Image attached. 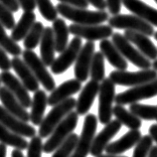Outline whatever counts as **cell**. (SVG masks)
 <instances>
[{
	"label": "cell",
	"mask_w": 157,
	"mask_h": 157,
	"mask_svg": "<svg viewBox=\"0 0 157 157\" xmlns=\"http://www.w3.org/2000/svg\"><path fill=\"white\" fill-rule=\"evenodd\" d=\"M0 84H1V80H0Z\"/></svg>",
	"instance_id": "obj_54"
},
{
	"label": "cell",
	"mask_w": 157,
	"mask_h": 157,
	"mask_svg": "<svg viewBox=\"0 0 157 157\" xmlns=\"http://www.w3.org/2000/svg\"><path fill=\"white\" fill-rule=\"evenodd\" d=\"M142 137L141 132L139 130H130L117 141L109 143L105 149L106 154L119 155L126 152L132 147H134Z\"/></svg>",
	"instance_id": "obj_23"
},
{
	"label": "cell",
	"mask_w": 157,
	"mask_h": 157,
	"mask_svg": "<svg viewBox=\"0 0 157 157\" xmlns=\"http://www.w3.org/2000/svg\"><path fill=\"white\" fill-rule=\"evenodd\" d=\"M30 139L31 140L28 142L27 147V157H41L42 146H44L41 140L42 138L35 135Z\"/></svg>",
	"instance_id": "obj_39"
},
{
	"label": "cell",
	"mask_w": 157,
	"mask_h": 157,
	"mask_svg": "<svg viewBox=\"0 0 157 157\" xmlns=\"http://www.w3.org/2000/svg\"><path fill=\"white\" fill-rule=\"evenodd\" d=\"M122 4L134 15L140 17L152 26L157 27V9L141 0H122Z\"/></svg>",
	"instance_id": "obj_21"
},
{
	"label": "cell",
	"mask_w": 157,
	"mask_h": 157,
	"mask_svg": "<svg viewBox=\"0 0 157 157\" xmlns=\"http://www.w3.org/2000/svg\"><path fill=\"white\" fill-rule=\"evenodd\" d=\"M107 8L109 9V13L112 15L119 14L121 11V6H122V0H106Z\"/></svg>",
	"instance_id": "obj_41"
},
{
	"label": "cell",
	"mask_w": 157,
	"mask_h": 157,
	"mask_svg": "<svg viewBox=\"0 0 157 157\" xmlns=\"http://www.w3.org/2000/svg\"><path fill=\"white\" fill-rule=\"evenodd\" d=\"M0 23L6 29H11V30L16 24L12 11H10L7 7L2 5L1 3H0Z\"/></svg>",
	"instance_id": "obj_38"
},
{
	"label": "cell",
	"mask_w": 157,
	"mask_h": 157,
	"mask_svg": "<svg viewBox=\"0 0 157 157\" xmlns=\"http://www.w3.org/2000/svg\"><path fill=\"white\" fill-rule=\"evenodd\" d=\"M0 101L2 103V106L10 114H12L13 116L24 122H29V113L20 104V102L15 98V96L4 86L0 87Z\"/></svg>",
	"instance_id": "obj_19"
},
{
	"label": "cell",
	"mask_w": 157,
	"mask_h": 157,
	"mask_svg": "<svg viewBox=\"0 0 157 157\" xmlns=\"http://www.w3.org/2000/svg\"><path fill=\"white\" fill-rule=\"evenodd\" d=\"M113 115L119 122L130 130H139L142 125L141 119L133 115L130 111L125 109L123 106L116 105L113 107Z\"/></svg>",
	"instance_id": "obj_29"
},
{
	"label": "cell",
	"mask_w": 157,
	"mask_h": 157,
	"mask_svg": "<svg viewBox=\"0 0 157 157\" xmlns=\"http://www.w3.org/2000/svg\"><path fill=\"white\" fill-rule=\"evenodd\" d=\"M82 90V83L77 78L63 82L59 87H56L53 91H52L51 95L48 97V105L56 106L62 103L65 100L71 98L75 94H77Z\"/></svg>",
	"instance_id": "obj_17"
},
{
	"label": "cell",
	"mask_w": 157,
	"mask_h": 157,
	"mask_svg": "<svg viewBox=\"0 0 157 157\" xmlns=\"http://www.w3.org/2000/svg\"><path fill=\"white\" fill-rule=\"evenodd\" d=\"M124 36L129 40L131 44L137 46V49L142 55L150 60L157 59V48L151 41L149 36L141 33L132 30H126L124 33Z\"/></svg>",
	"instance_id": "obj_18"
},
{
	"label": "cell",
	"mask_w": 157,
	"mask_h": 157,
	"mask_svg": "<svg viewBox=\"0 0 157 157\" xmlns=\"http://www.w3.org/2000/svg\"><path fill=\"white\" fill-rule=\"evenodd\" d=\"M0 80H1V83L4 85V87H6L15 96V98L18 100L24 108H30L31 98L26 88L21 83L19 78H17L9 71H6V72H1L0 74Z\"/></svg>",
	"instance_id": "obj_16"
},
{
	"label": "cell",
	"mask_w": 157,
	"mask_h": 157,
	"mask_svg": "<svg viewBox=\"0 0 157 157\" xmlns=\"http://www.w3.org/2000/svg\"><path fill=\"white\" fill-rule=\"evenodd\" d=\"M89 2V4H91L95 7L97 10H104L107 8V3H106V0H87Z\"/></svg>",
	"instance_id": "obj_45"
},
{
	"label": "cell",
	"mask_w": 157,
	"mask_h": 157,
	"mask_svg": "<svg viewBox=\"0 0 157 157\" xmlns=\"http://www.w3.org/2000/svg\"><path fill=\"white\" fill-rule=\"evenodd\" d=\"M112 42L126 60H129L135 67L141 70H148L152 67V63L145 56L134 48L131 42L120 33H113Z\"/></svg>",
	"instance_id": "obj_5"
},
{
	"label": "cell",
	"mask_w": 157,
	"mask_h": 157,
	"mask_svg": "<svg viewBox=\"0 0 157 157\" xmlns=\"http://www.w3.org/2000/svg\"><path fill=\"white\" fill-rule=\"evenodd\" d=\"M153 37H154V39H156V40H157V31H155V33H154V35H153Z\"/></svg>",
	"instance_id": "obj_52"
},
{
	"label": "cell",
	"mask_w": 157,
	"mask_h": 157,
	"mask_svg": "<svg viewBox=\"0 0 157 157\" xmlns=\"http://www.w3.org/2000/svg\"><path fill=\"white\" fill-rule=\"evenodd\" d=\"M153 146V140L150 135L141 137L140 141L135 145V149L132 157H148L150 149Z\"/></svg>",
	"instance_id": "obj_37"
},
{
	"label": "cell",
	"mask_w": 157,
	"mask_h": 157,
	"mask_svg": "<svg viewBox=\"0 0 157 157\" xmlns=\"http://www.w3.org/2000/svg\"><path fill=\"white\" fill-rule=\"evenodd\" d=\"M11 69L18 76L21 83L26 88L28 92H36L39 90V83L28 66L19 56H14L11 59Z\"/></svg>",
	"instance_id": "obj_22"
},
{
	"label": "cell",
	"mask_w": 157,
	"mask_h": 157,
	"mask_svg": "<svg viewBox=\"0 0 157 157\" xmlns=\"http://www.w3.org/2000/svg\"><path fill=\"white\" fill-rule=\"evenodd\" d=\"M70 33L80 38H85L88 41L103 40L112 36L113 29L110 25L97 24V25H80L72 23L69 26Z\"/></svg>",
	"instance_id": "obj_12"
},
{
	"label": "cell",
	"mask_w": 157,
	"mask_h": 157,
	"mask_svg": "<svg viewBox=\"0 0 157 157\" xmlns=\"http://www.w3.org/2000/svg\"><path fill=\"white\" fill-rule=\"evenodd\" d=\"M44 26L40 21H35V23L28 31L26 36L23 39V46L28 51H33L40 42L42 34H44Z\"/></svg>",
	"instance_id": "obj_31"
},
{
	"label": "cell",
	"mask_w": 157,
	"mask_h": 157,
	"mask_svg": "<svg viewBox=\"0 0 157 157\" xmlns=\"http://www.w3.org/2000/svg\"><path fill=\"white\" fill-rule=\"evenodd\" d=\"M11 157H24L23 153L21 150H18V149H13L11 152Z\"/></svg>",
	"instance_id": "obj_48"
},
{
	"label": "cell",
	"mask_w": 157,
	"mask_h": 157,
	"mask_svg": "<svg viewBox=\"0 0 157 157\" xmlns=\"http://www.w3.org/2000/svg\"><path fill=\"white\" fill-rule=\"evenodd\" d=\"M35 4L40 15L48 21H55L58 18V10L51 0H35Z\"/></svg>",
	"instance_id": "obj_36"
},
{
	"label": "cell",
	"mask_w": 157,
	"mask_h": 157,
	"mask_svg": "<svg viewBox=\"0 0 157 157\" xmlns=\"http://www.w3.org/2000/svg\"><path fill=\"white\" fill-rule=\"evenodd\" d=\"M129 111L133 115L138 117L139 119L150 121V120H156L157 118V106L133 103V104H130Z\"/></svg>",
	"instance_id": "obj_33"
},
{
	"label": "cell",
	"mask_w": 157,
	"mask_h": 157,
	"mask_svg": "<svg viewBox=\"0 0 157 157\" xmlns=\"http://www.w3.org/2000/svg\"><path fill=\"white\" fill-rule=\"evenodd\" d=\"M148 157H157V146H152Z\"/></svg>",
	"instance_id": "obj_49"
},
{
	"label": "cell",
	"mask_w": 157,
	"mask_h": 157,
	"mask_svg": "<svg viewBox=\"0 0 157 157\" xmlns=\"http://www.w3.org/2000/svg\"><path fill=\"white\" fill-rule=\"evenodd\" d=\"M149 135L152 138V140L157 143V124H153L150 126V128H149Z\"/></svg>",
	"instance_id": "obj_46"
},
{
	"label": "cell",
	"mask_w": 157,
	"mask_h": 157,
	"mask_svg": "<svg viewBox=\"0 0 157 157\" xmlns=\"http://www.w3.org/2000/svg\"><path fill=\"white\" fill-rule=\"evenodd\" d=\"M108 23L112 28L137 31V33H141L147 36H153L155 33L151 24H149L145 20L134 14L119 13L116 15H112V17L108 19Z\"/></svg>",
	"instance_id": "obj_6"
},
{
	"label": "cell",
	"mask_w": 157,
	"mask_h": 157,
	"mask_svg": "<svg viewBox=\"0 0 157 157\" xmlns=\"http://www.w3.org/2000/svg\"><path fill=\"white\" fill-rule=\"evenodd\" d=\"M78 136L76 133H72L67 137L65 142L59 146L55 150V153L52 157H71L76 148Z\"/></svg>",
	"instance_id": "obj_35"
},
{
	"label": "cell",
	"mask_w": 157,
	"mask_h": 157,
	"mask_svg": "<svg viewBox=\"0 0 157 157\" xmlns=\"http://www.w3.org/2000/svg\"><path fill=\"white\" fill-rule=\"evenodd\" d=\"M78 114L76 111H72L58 126L55 128L52 133L49 135L48 141L42 146V152L52 153L59 146L62 145L65 140L75 131L78 125Z\"/></svg>",
	"instance_id": "obj_3"
},
{
	"label": "cell",
	"mask_w": 157,
	"mask_h": 157,
	"mask_svg": "<svg viewBox=\"0 0 157 157\" xmlns=\"http://www.w3.org/2000/svg\"><path fill=\"white\" fill-rule=\"evenodd\" d=\"M59 1L60 3H63V4L80 7V8H87L89 6V2L87 0H59Z\"/></svg>",
	"instance_id": "obj_43"
},
{
	"label": "cell",
	"mask_w": 157,
	"mask_h": 157,
	"mask_svg": "<svg viewBox=\"0 0 157 157\" xmlns=\"http://www.w3.org/2000/svg\"><path fill=\"white\" fill-rule=\"evenodd\" d=\"M121 126H122V124L117 119L111 120L108 124H106L104 129L94 138V141H93V144L90 150L91 155H93L94 157H97L99 155L103 154V152L105 151L107 145L110 143V140H111L114 136H116V134L120 131Z\"/></svg>",
	"instance_id": "obj_15"
},
{
	"label": "cell",
	"mask_w": 157,
	"mask_h": 157,
	"mask_svg": "<svg viewBox=\"0 0 157 157\" xmlns=\"http://www.w3.org/2000/svg\"><path fill=\"white\" fill-rule=\"evenodd\" d=\"M11 69V59H9L7 52L0 46V70L6 72Z\"/></svg>",
	"instance_id": "obj_40"
},
{
	"label": "cell",
	"mask_w": 157,
	"mask_h": 157,
	"mask_svg": "<svg viewBox=\"0 0 157 157\" xmlns=\"http://www.w3.org/2000/svg\"><path fill=\"white\" fill-rule=\"evenodd\" d=\"M100 84L98 82L91 80L86 84L85 87L81 90V94L78 96L76 103V112L78 115H86L92 108L96 97L99 94Z\"/></svg>",
	"instance_id": "obj_20"
},
{
	"label": "cell",
	"mask_w": 157,
	"mask_h": 157,
	"mask_svg": "<svg viewBox=\"0 0 157 157\" xmlns=\"http://www.w3.org/2000/svg\"><path fill=\"white\" fill-rule=\"evenodd\" d=\"M154 1H155V2H156V3H157V0H154Z\"/></svg>",
	"instance_id": "obj_53"
},
{
	"label": "cell",
	"mask_w": 157,
	"mask_h": 157,
	"mask_svg": "<svg viewBox=\"0 0 157 157\" xmlns=\"http://www.w3.org/2000/svg\"><path fill=\"white\" fill-rule=\"evenodd\" d=\"M48 106V95L44 90L34 92L33 98L31 100V111L29 113L30 122L33 126H39L44 118V112Z\"/></svg>",
	"instance_id": "obj_25"
},
{
	"label": "cell",
	"mask_w": 157,
	"mask_h": 157,
	"mask_svg": "<svg viewBox=\"0 0 157 157\" xmlns=\"http://www.w3.org/2000/svg\"><path fill=\"white\" fill-rule=\"evenodd\" d=\"M95 44L93 41H87L82 46L78 58L75 63V77L81 83L86 82L90 76V67L95 53Z\"/></svg>",
	"instance_id": "obj_13"
},
{
	"label": "cell",
	"mask_w": 157,
	"mask_h": 157,
	"mask_svg": "<svg viewBox=\"0 0 157 157\" xmlns=\"http://www.w3.org/2000/svg\"><path fill=\"white\" fill-rule=\"evenodd\" d=\"M6 153H7L6 145L0 143V157H6Z\"/></svg>",
	"instance_id": "obj_47"
},
{
	"label": "cell",
	"mask_w": 157,
	"mask_h": 157,
	"mask_svg": "<svg viewBox=\"0 0 157 157\" xmlns=\"http://www.w3.org/2000/svg\"><path fill=\"white\" fill-rule=\"evenodd\" d=\"M115 84L109 78H105L100 84L99 89V107L98 118L100 123L103 125L108 124L112 120L113 103L115 102L116 88Z\"/></svg>",
	"instance_id": "obj_4"
},
{
	"label": "cell",
	"mask_w": 157,
	"mask_h": 157,
	"mask_svg": "<svg viewBox=\"0 0 157 157\" xmlns=\"http://www.w3.org/2000/svg\"><path fill=\"white\" fill-rule=\"evenodd\" d=\"M35 21H36V15L33 11L23 12L18 22L12 28L11 38L16 42L23 40L28 33V31L30 30V28L35 23Z\"/></svg>",
	"instance_id": "obj_27"
},
{
	"label": "cell",
	"mask_w": 157,
	"mask_h": 157,
	"mask_svg": "<svg viewBox=\"0 0 157 157\" xmlns=\"http://www.w3.org/2000/svg\"><path fill=\"white\" fill-rule=\"evenodd\" d=\"M90 77L93 81L102 82L105 78V56L101 52L94 53L90 67Z\"/></svg>",
	"instance_id": "obj_32"
},
{
	"label": "cell",
	"mask_w": 157,
	"mask_h": 157,
	"mask_svg": "<svg viewBox=\"0 0 157 157\" xmlns=\"http://www.w3.org/2000/svg\"><path fill=\"white\" fill-rule=\"evenodd\" d=\"M82 45H83L82 38L75 36L72 39V41L67 44L65 51L60 52L59 58L55 59V60H53V63L51 66L52 73L55 75H60L69 70V67L74 63H76V59L82 48Z\"/></svg>",
	"instance_id": "obj_11"
},
{
	"label": "cell",
	"mask_w": 157,
	"mask_h": 157,
	"mask_svg": "<svg viewBox=\"0 0 157 157\" xmlns=\"http://www.w3.org/2000/svg\"><path fill=\"white\" fill-rule=\"evenodd\" d=\"M77 100L75 98H69L59 104L53 106L42 122L39 125L38 136L40 138H48L52 133L55 128L76 108Z\"/></svg>",
	"instance_id": "obj_2"
},
{
	"label": "cell",
	"mask_w": 157,
	"mask_h": 157,
	"mask_svg": "<svg viewBox=\"0 0 157 157\" xmlns=\"http://www.w3.org/2000/svg\"><path fill=\"white\" fill-rule=\"evenodd\" d=\"M98 120L94 114H89L86 116L84 121L83 130L81 136L78 137L76 148L71 157H87L90 153L93 141L96 136Z\"/></svg>",
	"instance_id": "obj_10"
},
{
	"label": "cell",
	"mask_w": 157,
	"mask_h": 157,
	"mask_svg": "<svg viewBox=\"0 0 157 157\" xmlns=\"http://www.w3.org/2000/svg\"><path fill=\"white\" fill-rule=\"evenodd\" d=\"M56 10L63 17L80 25H97L106 22L109 19V13L105 10L92 11L87 8H80L63 3H59L56 5Z\"/></svg>",
	"instance_id": "obj_1"
},
{
	"label": "cell",
	"mask_w": 157,
	"mask_h": 157,
	"mask_svg": "<svg viewBox=\"0 0 157 157\" xmlns=\"http://www.w3.org/2000/svg\"><path fill=\"white\" fill-rule=\"evenodd\" d=\"M40 59L46 67H51L55 60V37L52 27H44V34L40 39Z\"/></svg>",
	"instance_id": "obj_26"
},
{
	"label": "cell",
	"mask_w": 157,
	"mask_h": 157,
	"mask_svg": "<svg viewBox=\"0 0 157 157\" xmlns=\"http://www.w3.org/2000/svg\"><path fill=\"white\" fill-rule=\"evenodd\" d=\"M22 56L24 63L28 66L30 71L36 78L38 83L44 87L46 91L52 92L56 89V82L52 77L51 73L46 69V66L41 60V59L33 51L25 49L22 52Z\"/></svg>",
	"instance_id": "obj_7"
},
{
	"label": "cell",
	"mask_w": 157,
	"mask_h": 157,
	"mask_svg": "<svg viewBox=\"0 0 157 157\" xmlns=\"http://www.w3.org/2000/svg\"><path fill=\"white\" fill-rule=\"evenodd\" d=\"M97 157H128V156H123V155H112V154H101Z\"/></svg>",
	"instance_id": "obj_50"
},
{
	"label": "cell",
	"mask_w": 157,
	"mask_h": 157,
	"mask_svg": "<svg viewBox=\"0 0 157 157\" xmlns=\"http://www.w3.org/2000/svg\"><path fill=\"white\" fill-rule=\"evenodd\" d=\"M156 121H157V118H156Z\"/></svg>",
	"instance_id": "obj_55"
},
{
	"label": "cell",
	"mask_w": 157,
	"mask_h": 157,
	"mask_svg": "<svg viewBox=\"0 0 157 157\" xmlns=\"http://www.w3.org/2000/svg\"><path fill=\"white\" fill-rule=\"evenodd\" d=\"M157 78L155 70H141L139 72H127V71H114L109 75V78L115 85L124 87H137L142 84L148 83Z\"/></svg>",
	"instance_id": "obj_8"
},
{
	"label": "cell",
	"mask_w": 157,
	"mask_h": 157,
	"mask_svg": "<svg viewBox=\"0 0 157 157\" xmlns=\"http://www.w3.org/2000/svg\"><path fill=\"white\" fill-rule=\"evenodd\" d=\"M0 3L2 5H4L5 7H7L12 12H17L20 8L18 2L16 0H0Z\"/></svg>",
	"instance_id": "obj_44"
},
{
	"label": "cell",
	"mask_w": 157,
	"mask_h": 157,
	"mask_svg": "<svg viewBox=\"0 0 157 157\" xmlns=\"http://www.w3.org/2000/svg\"><path fill=\"white\" fill-rule=\"evenodd\" d=\"M53 37H55V48L56 52H63L69 44V26L63 18H56L52 21Z\"/></svg>",
	"instance_id": "obj_28"
},
{
	"label": "cell",
	"mask_w": 157,
	"mask_h": 157,
	"mask_svg": "<svg viewBox=\"0 0 157 157\" xmlns=\"http://www.w3.org/2000/svg\"><path fill=\"white\" fill-rule=\"evenodd\" d=\"M100 52L103 53L105 59L108 60L109 63L118 71H126L128 69V63L121 55L114 44L107 39H103L100 42Z\"/></svg>",
	"instance_id": "obj_24"
},
{
	"label": "cell",
	"mask_w": 157,
	"mask_h": 157,
	"mask_svg": "<svg viewBox=\"0 0 157 157\" xmlns=\"http://www.w3.org/2000/svg\"><path fill=\"white\" fill-rule=\"evenodd\" d=\"M0 143L6 146H11L14 149H18L21 151L28 147V142L25 138L13 133L2 124H0Z\"/></svg>",
	"instance_id": "obj_30"
},
{
	"label": "cell",
	"mask_w": 157,
	"mask_h": 157,
	"mask_svg": "<svg viewBox=\"0 0 157 157\" xmlns=\"http://www.w3.org/2000/svg\"><path fill=\"white\" fill-rule=\"evenodd\" d=\"M0 46L6 52H8L9 55L13 56H19L22 53V49H21L19 44L6 33L5 28L3 27L1 23H0Z\"/></svg>",
	"instance_id": "obj_34"
},
{
	"label": "cell",
	"mask_w": 157,
	"mask_h": 157,
	"mask_svg": "<svg viewBox=\"0 0 157 157\" xmlns=\"http://www.w3.org/2000/svg\"><path fill=\"white\" fill-rule=\"evenodd\" d=\"M16 1L18 2L20 8H22L23 12L33 11L36 8L35 0H16Z\"/></svg>",
	"instance_id": "obj_42"
},
{
	"label": "cell",
	"mask_w": 157,
	"mask_h": 157,
	"mask_svg": "<svg viewBox=\"0 0 157 157\" xmlns=\"http://www.w3.org/2000/svg\"><path fill=\"white\" fill-rule=\"evenodd\" d=\"M152 67H153V70H155L156 72H157V59L153 60V63H152Z\"/></svg>",
	"instance_id": "obj_51"
},
{
	"label": "cell",
	"mask_w": 157,
	"mask_h": 157,
	"mask_svg": "<svg viewBox=\"0 0 157 157\" xmlns=\"http://www.w3.org/2000/svg\"><path fill=\"white\" fill-rule=\"evenodd\" d=\"M157 96V78L148 83L142 84L137 87H133L129 90L116 95V105H130L138 103L141 100L150 99Z\"/></svg>",
	"instance_id": "obj_9"
},
{
	"label": "cell",
	"mask_w": 157,
	"mask_h": 157,
	"mask_svg": "<svg viewBox=\"0 0 157 157\" xmlns=\"http://www.w3.org/2000/svg\"><path fill=\"white\" fill-rule=\"evenodd\" d=\"M0 124H2L13 133L24 138H33L36 134V130L33 126L28 125L26 122L13 116L3 106H0Z\"/></svg>",
	"instance_id": "obj_14"
}]
</instances>
